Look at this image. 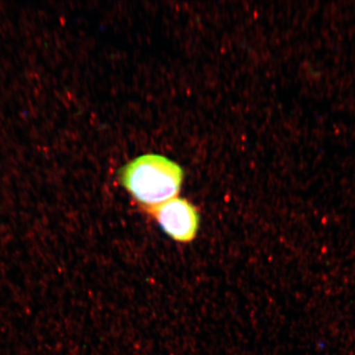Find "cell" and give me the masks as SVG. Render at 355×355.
Instances as JSON below:
<instances>
[{"mask_svg": "<svg viewBox=\"0 0 355 355\" xmlns=\"http://www.w3.org/2000/svg\"><path fill=\"white\" fill-rule=\"evenodd\" d=\"M150 211L164 232L175 241L189 243L196 237L198 213L187 200L176 197Z\"/></svg>", "mask_w": 355, "mask_h": 355, "instance_id": "cell-2", "label": "cell"}, {"mask_svg": "<svg viewBox=\"0 0 355 355\" xmlns=\"http://www.w3.org/2000/svg\"><path fill=\"white\" fill-rule=\"evenodd\" d=\"M121 180L132 197L150 211L176 198L183 184L184 171L163 155L146 154L122 168Z\"/></svg>", "mask_w": 355, "mask_h": 355, "instance_id": "cell-1", "label": "cell"}]
</instances>
